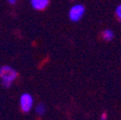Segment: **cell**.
Instances as JSON below:
<instances>
[{
	"label": "cell",
	"instance_id": "6da1fadb",
	"mask_svg": "<svg viewBox=\"0 0 121 120\" xmlns=\"http://www.w3.org/2000/svg\"><path fill=\"white\" fill-rule=\"evenodd\" d=\"M18 76L17 71L10 65H3L0 67V79L2 86L6 88L10 87Z\"/></svg>",
	"mask_w": 121,
	"mask_h": 120
},
{
	"label": "cell",
	"instance_id": "7a4b0ae2",
	"mask_svg": "<svg viewBox=\"0 0 121 120\" xmlns=\"http://www.w3.org/2000/svg\"><path fill=\"white\" fill-rule=\"evenodd\" d=\"M86 13V7L83 4H74L68 11V18L72 22H79Z\"/></svg>",
	"mask_w": 121,
	"mask_h": 120
},
{
	"label": "cell",
	"instance_id": "3957f363",
	"mask_svg": "<svg viewBox=\"0 0 121 120\" xmlns=\"http://www.w3.org/2000/svg\"><path fill=\"white\" fill-rule=\"evenodd\" d=\"M19 106L22 112L27 113L32 111L34 107V98L30 93H22L19 97Z\"/></svg>",
	"mask_w": 121,
	"mask_h": 120
},
{
	"label": "cell",
	"instance_id": "277c9868",
	"mask_svg": "<svg viewBox=\"0 0 121 120\" xmlns=\"http://www.w3.org/2000/svg\"><path fill=\"white\" fill-rule=\"evenodd\" d=\"M30 4L36 11H43L49 6L50 0H30Z\"/></svg>",
	"mask_w": 121,
	"mask_h": 120
},
{
	"label": "cell",
	"instance_id": "5b68a950",
	"mask_svg": "<svg viewBox=\"0 0 121 120\" xmlns=\"http://www.w3.org/2000/svg\"><path fill=\"white\" fill-rule=\"evenodd\" d=\"M114 38V33L111 29H105L102 32V39L106 41H111Z\"/></svg>",
	"mask_w": 121,
	"mask_h": 120
},
{
	"label": "cell",
	"instance_id": "8992f818",
	"mask_svg": "<svg viewBox=\"0 0 121 120\" xmlns=\"http://www.w3.org/2000/svg\"><path fill=\"white\" fill-rule=\"evenodd\" d=\"M35 111H36V113H37L38 115L41 116V115H43L45 112H46V107L44 106V104L39 103V104L37 105V107H36V109H35Z\"/></svg>",
	"mask_w": 121,
	"mask_h": 120
},
{
	"label": "cell",
	"instance_id": "52a82bcc",
	"mask_svg": "<svg viewBox=\"0 0 121 120\" xmlns=\"http://www.w3.org/2000/svg\"><path fill=\"white\" fill-rule=\"evenodd\" d=\"M114 13H115V17L117 18V20L121 23V4H119L116 8H115V11H114Z\"/></svg>",
	"mask_w": 121,
	"mask_h": 120
},
{
	"label": "cell",
	"instance_id": "ba28073f",
	"mask_svg": "<svg viewBox=\"0 0 121 120\" xmlns=\"http://www.w3.org/2000/svg\"><path fill=\"white\" fill-rule=\"evenodd\" d=\"M100 119H101V120H106V119H108V114H107V112H103L102 115L100 116Z\"/></svg>",
	"mask_w": 121,
	"mask_h": 120
},
{
	"label": "cell",
	"instance_id": "9c48e42d",
	"mask_svg": "<svg viewBox=\"0 0 121 120\" xmlns=\"http://www.w3.org/2000/svg\"><path fill=\"white\" fill-rule=\"evenodd\" d=\"M7 1H8L9 4H11V5H14V4L17 3V0H7Z\"/></svg>",
	"mask_w": 121,
	"mask_h": 120
}]
</instances>
